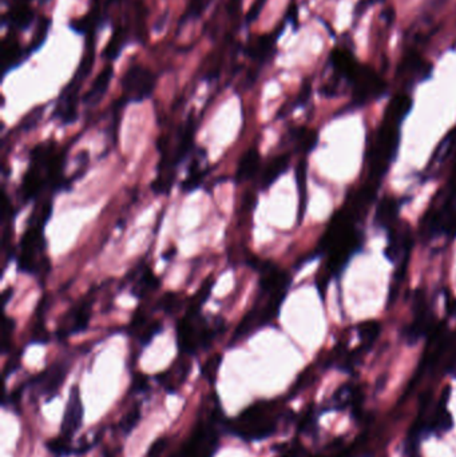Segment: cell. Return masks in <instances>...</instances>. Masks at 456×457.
I'll return each instance as SVG.
<instances>
[{"label":"cell","mask_w":456,"mask_h":457,"mask_svg":"<svg viewBox=\"0 0 456 457\" xmlns=\"http://www.w3.org/2000/svg\"><path fill=\"white\" fill-rule=\"evenodd\" d=\"M227 329L225 318L217 316L212 324L206 321L201 311L186 309L177 323V345L183 356H193L199 349H209L213 341Z\"/></svg>","instance_id":"5b68a950"},{"label":"cell","mask_w":456,"mask_h":457,"mask_svg":"<svg viewBox=\"0 0 456 457\" xmlns=\"http://www.w3.org/2000/svg\"><path fill=\"white\" fill-rule=\"evenodd\" d=\"M128 277L132 281L131 294L138 298H145L161 288V279L151 272L146 263L138 265L137 269L131 270Z\"/></svg>","instance_id":"5bb4252c"},{"label":"cell","mask_w":456,"mask_h":457,"mask_svg":"<svg viewBox=\"0 0 456 457\" xmlns=\"http://www.w3.org/2000/svg\"><path fill=\"white\" fill-rule=\"evenodd\" d=\"M250 265L260 272L257 298L252 309L245 314L238 327H236L230 346L250 337L254 332L278 318L281 305L292 284L291 274L272 262L254 260Z\"/></svg>","instance_id":"6da1fadb"},{"label":"cell","mask_w":456,"mask_h":457,"mask_svg":"<svg viewBox=\"0 0 456 457\" xmlns=\"http://www.w3.org/2000/svg\"><path fill=\"white\" fill-rule=\"evenodd\" d=\"M351 83L354 86V100L356 104L381 97L387 88L386 82L371 67L363 65H360L358 74Z\"/></svg>","instance_id":"30bf717a"},{"label":"cell","mask_w":456,"mask_h":457,"mask_svg":"<svg viewBox=\"0 0 456 457\" xmlns=\"http://www.w3.org/2000/svg\"><path fill=\"white\" fill-rule=\"evenodd\" d=\"M113 74H114V68L112 63L105 65V68L98 74V77L96 78V81L91 84V87L89 88V91L86 93V95L83 97V103L87 107H96L100 103V100L106 95L107 88L110 86V82L113 79Z\"/></svg>","instance_id":"d6986e66"},{"label":"cell","mask_w":456,"mask_h":457,"mask_svg":"<svg viewBox=\"0 0 456 457\" xmlns=\"http://www.w3.org/2000/svg\"><path fill=\"white\" fill-rule=\"evenodd\" d=\"M296 182H297L298 196H300L298 222H301L305 209H307V162L305 161H301L296 169Z\"/></svg>","instance_id":"f546056e"},{"label":"cell","mask_w":456,"mask_h":457,"mask_svg":"<svg viewBox=\"0 0 456 457\" xmlns=\"http://www.w3.org/2000/svg\"><path fill=\"white\" fill-rule=\"evenodd\" d=\"M380 330V325L376 321H367L360 325V333L364 339H375Z\"/></svg>","instance_id":"60d3db41"},{"label":"cell","mask_w":456,"mask_h":457,"mask_svg":"<svg viewBox=\"0 0 456 457\" xmlns=\"http://www.w3.org/2000/svg\"><path fill=\"white\" fill-rule=\"evenodd\" d=\"M83 413H84V408L82 404L81 391L78 385H74L70 391L68 401L66 405L61 433L73 439V436L81 429L83 424Z\"/></svg>","instance_id":"4fadbf2b"},{"label":"cell","mask_w":456,"mask_h":457,"mask_svg":"<svg viewBox=\"0 0 456 457\" xmlns=\"http://www.w3.org/2000/svg\"><path fill=\"white\" fill-rule=\"evenodd\" d=\"M330 63L337 75L345 78L349 82H352L361 65L355 59V56L345 49H333L330 54Z\"/></svg>","instance_id":"603a6c76"},{"label":"cell","mask_w":456,"mask_h":457,"mask_svg":"<svg viewBox=\"0 0 456 457\" xmlns=\"http://www.w3.org/2000/svg\"><path fill=\"white\" fill-rule=\"evenodd\" d=\"M50 26H51V22L47 17H42L38 23V27L33 33V39H31V45L27 47V54L31 55L35 51L40 49L43 45H45V40L49 35Z\"/></svg>","instance_id":"d6a6232c"},{"label":"cell","mask_w":456,"mask_h":457,"mask_svg":"<svg viewBox=\"0 0 456 457\" xmlns=\"http://www.w3.org/2000/svg\"><path fill=\"white\" fill-rule=\"evenodd\" d=\"M167 441L169 440H167L166 437H160L158 440L154 441V442L151 444L149 452H147L146 457L161 456V454H162L163 451H165V448H166V445H167Z\"/></svg>","instance_id":"7bdbcfd3"},{"label":"cell","mask_w":456,"mask_h":457,"mask_svg":"<svg viewBox=\"0 0 456 457\" xmlns=\"http://www.w3.org/2000/svg\"><path fill=\"white\" fill-rule=\"evenodd\" d=\"M451 186H455L456 187V166H455V173H454V178H453V182L450 183Z\"/></svg>","instance_id":"c3c4849f"},{"label":"cell","mask_w":456,"mask_h":457,"mask_svg":"<svg viewBox=\"0 0 456 457\" xmlns=\"http://www.w3.org/2000/svg\"><path fill=\"white\" fill-rule=\"evenodd\" d=\"M141 420V404H135L132 408L129 409V412L121 419L119 421V431L123 435H129L131 431L137 426Z\"/></svg>","instance_id":"d590c367"},{"label":"cell","mask_w":456,"mask_h":457,"mask_svg":"<svg viewBox=\"0 0 456 457\" xmlns=\"http://www.w3.org/2000/svg\"><path fill=\"white\" fill-rule=\"evenodd\" d=\"M289 161H291V155L288 153H284V154H278L276 157H273L266 164V166L262 169L260 178H259V186H260L261 190L269 189L278 180V177L288 170Z\"/></svg>","instance_id":"7402d4cb"},{"label":"cell","mask_w":456,"mask_h":457,"mask_svg":"<svg viewBox=\"0 0 456 457\" xmlns=\"http://www.w3.org/2000/svg\"><path fill=\"white\" fill-rule=\"evenodd\" d=\"M96 47L94 43L86 45V54L82 59L81 65L78 67L74 78L66 86L56 100L52 118L59 121L62 125H71L78 118V97L81 91L82 83L87 78L91 71L96 56Z\"/></svg>","instance_id":"52a82bcc"},{"label":"cell","mask_w":456,"mask_h":457,"mask_svg":"<svg viewBox=\"0 0 456 457\" xmlns=\"http://www.w3.org/2000/svg\"><path fill=\"white\" fill-rule=\"evenodd\" d=\"M447 311L451 314H456V300H448L447 301Z\"/></svg>","instance_id":"bcb514c9"},{"label":"cell","mask_w":456,"mask_h":457,"mask_svg":"<svg viewBox=\"0 0 456 457\" xmlns=\"http://www.w3.org/2000/svg\"><path fill=\"white\" fill-rule=\"evenodd\" d=\"M130 29L129 26H118L115 27L114 33L112 35L110 42L107 43L106 49H103V58L107 59L109 62L115 61L119 55L123 47L128 45L130 39Z\"/></svg>","instance_id":"484cf974"},{"label":"cell","mask_w":456,"mask_h":457,"mask_svg":"<svg viewBox=\"0 0 456 457\" xmlns=\"http://www.w3.org/2000/svg\"><path fill=\"white\" fill-rule=\"evenodd\" d=\"M162 330V323L158 320H150L149 313L142 308H138L131 317L128 327V333L131 337H137L138 343L146 346L150 341Z\"/></svg>","instance_id":"7c38bea8"},{"label":"cell","mask_w":456,"mask_h":457,"mask_svg":"<svg viewBox=\"0 0 456 457\" xmlns=\"http://www.w3.org/2000/svg\"><path fill=\"white\" fill-rule=\"evenodd\" d=\"M197 122L195 115H190L188 121L176 131V135H162L158 139V150L161 161L158 164V173L151 183V190L158 194H169L177 177L179 164L193 151L196 137Z\"/></svg>","instance_id":"3957f363"},{"label":"cell","mask_w":456,"mask_h":457,"mask_svg":"<svg viewBox=\"0 0 456 457\" xmlns=\"http://www.w3.org/2000/svg\"><path fill=\"white\" fill-rule=\"evenodd\" d=\"M291 138L297 145V148L303 153L310 151L313 147L316 146V142H317V134L314 131L308 130L304 127H297L294 130H291Z\"/></svg>","instance_id":"4dcf8cb0"},{"label":"cell","mask_w":456,"mask_h":457,"mask_svg":"<svg viewBox=\"0 0 456 457\" xmlns=\"http://www.w3.org/2000/svg\"><path fill=\"white\" fill-rule=\"evenodd\" d=\"M13 297V288L7 289L4 293H3V304L7 305L8 304V300Z\"/></svg>","instance_id":"7dc6e473"},{"label":"cell","mask_w":456,"mask_h":457,"mask_svg":"<svg viewBox=\"0 0 456 457\" xmlns=\"http://www.w3.org/2000/svg\"><path fill=\"white\" fill-rule=\"evenodd\" d=\"M147 389H149V378L146 375H141V373L134 375L132 382H131V391L142 393L146 392Z\"/></svg>","instance_id":"b9f144b4"},{"label":"cell","mask_w":456,"mask_h":457,"mask_svg":"<svg viewBox=\"0 0 456 457\" xmlns=\"http://www.w3.org/2000/svg\"><path fill=\"white\" fill-rule=\"evenodd\" d=\"M430 71L431 65H427L423 58L415 51L406 54L397 67V75L407 78H423L424 74H430Z\"/></svg>","instance_id":"cb8c5ba5"},{"label":"cell","mask_w":456,"mask_h":457,"mask_svg":"<svg viewBox=\"0 0 456 457\" xmlns=\"http://www.w3.org/2000/svg\"><path fill=\"white\" fill-rule=\"evenodd\" d=\"M399 212V202L393 196H384L377 208L375 215V224L377 228H391Z\"/></svg>","instance_id":"4316f807"},{"label":"cell","mask_w":456,"mask_h":457,"mask_svg":"<svg viewBox=\"0 0 456 457\" xmlns=\"http://www.w3.org/2000/svg\"><path fill=\"white\" fill-rule=\"evenodd\" d=\"M412 107V100L406 94H397L393 97L391 103L388 104L384 118L393 121L396 123H402V121L407 116Z\"/></svg>","instance_id":"f1b7e54d"},{"label":"cell","mask_w":456,"mask_h":457,"mask_svg":"<svg viewBox=\"0 0 456 457\" xmlns=\"http://www.w3.org/2000/svg\"><path fill=\"white\" fill-rule=\"evenodd\" d=\"M43 113H45V106H39V107H35L33 110H31L29 114L26 115L23 118V121L20 122V130L22 131H29L33 129L42 119L43 116Z\"/></svg>","instance_id":"ab89813d"},{"label":"cell","mask_w":456,"mask_h":457,"mask_svg":"<svg viewBox=\"0 0 456 457\" xmlns=\"http://www.w3.org/2000/svg\"><path fill=\"white\" fill-rule=\"evenodd\" d=\"M29 56L27 49H22L17 39L14 36H10L3 42L1 46V72L6 75L8 71L17 68V65H22V62Z\"/></svg>","instance_id":"ffe728a7"},{"label":"cell","mask_w":456,"mask_h":457,"mask_svg":"<svg viewBox=\"0 0 456 457\" xmlns=\"http://www.w3.org/2000/svg\"><path fill=\"white\" fill-rule=\"evenodd\" d=\"M47 307H49L47 295H43L35 311V321L31 329V343H47L50 341L49 332L45 325V314Z\"/></svg>","instance_id":"83f0119b"},{"label":"cell","mask_w":456,"mask_h":457,"mask_svg":"<svg viewBox=\"0 0 456 457\" xmlns=\"http://www.w3.org/2000/svg\"><path fill=\"white\" fill-rule=\"evenodd\" d=\"M260 164L261 157L259 148L253 146L246 150L237 164V170L234 176L236 183L241 185L246 180H253L260 170Z\"/></svg>","instance_id":"44dd1931"},{"label":"cell","mask_w":456,"mask_h":457,"mask_svg":"<svg viewBox=\"0 0 456 457\" xmlns=\"http://www.w3.org/2000/svg\"><path fill=\"white\" fill-rule=\"evenodd\" d=\"M15 320L13 317L4 316L3 318V327H1V352L6 355L11 349L13 336L15 330Z\"/></svg>","instance_id":"8d00e7d4"},{"label":"cell","mask_w":456,"mask_h":457,"mask_svg":"<svg viewBox=\"0 0 456 457\" xmlns=\"http://www.w3.org/2000/svg\"><path fill=\"white\" fill-rule=\"evenodd\" d=\"M271 403L259 401L243 410L236 419L225 421L228 433L245 441L264 440L276 431L275 419L271 416Z\"/></svg>","instance_id":"8992f818"},{"label":"cell","mask_w":456,"mask_h":457,"mask_svg":"<svg viewBox=\"0 0 456 457\" xmlns=\"http://www.w3.org/2000/svg\"><path fill=\"white\" fill-rule=\"evenodd\" d=\"M209 3H211V0H190L185 15L181 17V23H186L189 19L201 17V14L205 11V8L208 7Z\"/></svg>","instance_id":"f35d334b"},{"label":"cell","mask_w":456,"mask_h":457,"mask_svg":"<svg viewBox=\"0 0 456 457\" xmlns=\"http://www.w3.org/2000/svg\"><path fill=\"white\" fill-rule=\"evenodd\" d=\"M411 246H412L411 230L408 226L406 228L399 226L392 231L390 245L386 250V254L391 261H400V258L402 261H406L409 256Z\"/></svg>","instance_id":"2e32d148"},{"label":"cell","mask_w":456,"mask_h":457,"mask_svg":"<svg viewBox=\"0 0 456 457\" xmlns=\"http://www.w3.org/2000/svg\"><path fill=\"white\" fill-rule=\"evenodd\" d=\"M225 417L215 393L206 397L199 409L198 421L182 447V457H213L220 444L221 425Z\"/></svg>","instance_id":"277c9868"},{"label":"cell","mask_w":456,"mask_h":457,"mask_svg":"<svg viewBox=\"0 0 456 457\" xmlns=\"http://www.w3.org/2000/svg\"><path fill=\"white\" fill-rule=\"evenodd\" d=\"M221 361H222L221 355H214L212 357L206 359V362L201 366V375L205 380H208L211 384H213L217 378L218 369L221 366Z\"/></svg>","instance_id":"74e56055"},{"label":"cell","mask_w":456,"mask_h":457,"mask_svg":"<svg viewBox=\"0 0 456 457\" xmlns=\"http://www.w3.org/2000/svg\"><path fill=\"white\" fill-rule=\"evenodd\" d=\"M68 371L70 362L66 359H59L39 375L33 377L31 385L38 389L39 396H46L47 401H50L59 392Z\"/></svg>","instance_id":"8fae6325"},{"label":"cell","mask_w":456,"mask_h":457,"mask_svg":"<svg viewBox=\"0 0 456 457\" xmlns=\"http://www.w3.org/2000/svg\"><path fill=\"white\" fill-rule=\"evenodd\" d=\"M190 368L192 364L188 359V356L182 355V357L176 359L174 364L167 371L157 375L155 378L167 392H178L179 387L186 381L188 375L190 373Z\"/></svg>","instance_id":"9a60e30c"},{"label":"cell","mask_w":456,"mask_h":457,"mask_svg":"<svg viewBox=\"0 0 456 457\" xmlns=\"http://www.w3.org/2000/svg\"><path fill=\"white\" fill-rule=\"evenodd\" d=\"M278 30H275V33L260 35L253 40H250L245 49V54L259 65H264L273 54L275 45L278 40Z\"/></svg>","instance_id":"ac0fdd59"},{"label":"cell","mask_w":456,"mask_h":457,"mask_svg":"<svg viewBox=\"0 0 456 457\" xmlns=\"http://www.w3.org/2000/svg\"><path fill=\"white\" fill-rule=\"evenodd\" d=\"M11 31H26L31 27L33 11L30 0H14L6 17Z\"/></svg>","instance_id":"e0dca14e"},{"label":"cell","mask_w":456,"mask_h":457,"mask_svg":"<svg viewBox=\"0 0 456 457\" xmlns=\"http://www.w3.org/2000/svg\"><path fill=\"white\" fill-rule=\"evenodd\" d=\"M204 160H206V154H205V150L201 148L199 154H196L195 161L192 162L190 167H189L186 178L182 180V183H181V190L183 193H192L193 190H196L198 186H201L204 178L206 177L208 169L202 167Z\"/></svg>","instance_id":"d4e9b609"},{"label":"cell","mask_w":456,"mask_h":457,"mask_svg":"<svg viewBox=\"0 0 456 457\" xmlns=\"http://www.w3.org/2000/svg\"><path fill=\"white\" fill-rule=\"evenodd\" d=\"M155 75L144 65H131L122 77V98L126 103L144 102L150 98L155 88Z\"/></svg>","instance_id":"ba28073f"},{"label":"cell","mask_w":456,"mask_h":457,"mask_svg":"<svg viewBox=\"0 0 456 457\" xmlns=\"http://www.w3.org/2000/svg\"><path fill=\"white\" fill-rule=\"evenodd\" d=\"M213 286H214V281L212 277L208 278L197 291V293L190 298V302L188 305V309H193V311H202L204 304L206 302V300L209 298V295L212 293Z\"/></svg>","instance_id":"836d02e7"},{"label":"cell","mask_w":456,"mask_h":457,"mask_svg":"<svg viewBox=\"0 0 456 457\" xmlns=\"http://www.w3.org/2000/svg\"><path fill=\"white\" fill-rule=\"evenodd\" d=\"M46 445L54 457H67L75 454V449L71 445V439L62 433L58 437L47 441Z\"/></svg>","instance_id":"1f68e13d"},{"label":"cell","mask_w":456,"mask_h":457,"mask_svg":"<svg viewBox=\"0 0 456 457\" xmlns=\"http://www.w3.org/2000/svg\"><path fill=\"white\" fill-rule=\"evenodd\" d=\"M20 357H22V352L17 350V353L13 355L11 359H8V362H7V365H6V371H4L6 377H8L10 373H14L17 368L20 366Z\"/></svg>","instance_id":"ee69618b"},{"label":"cell","mask_w":456,"mask_h":457,"mask_svg":"<svg viewBox=\"0 0 456 457\" xmlns=\"http://www.w3.org/2000/svg\"><path fill=\"white\" fill-rule=\"evenodd\" d=\"M114 1H118V0H107V3H109V4H112V3H114Z\"/></svg>","instance_id":"681fc988"},{"label":"cell","mask_w":456,"mask_h":457,"mask_svg":"<svg viewBox=\"0 0 456 457\" xmlns=\"http://www.w3.org/2000/svg\"><path fill=\"white\" fill-rule=\"evenodd\" d=\"M94 297L96 294L93 292L86 294L77 304H74L68 311H66L59 321V325L55 333L59 341H63L73 334L84 332L89 327L93 316L91 313L94 305Z\"/></svg>","instance_id":"9c48e42d"},{"label":"cell","mask_w":456,"mask_h":457,"mask_svg":"<svg viewBox=\"0 0 456 457\" xmlns=\"http://www.w3.org/2000/svg\"><path fill=\"white\" fill-rule=\"evenodd\" d=\"M52 212L51 199L42 201L33 210L24 234L22 237L17 254V272L46 276L51 270L49 256H47V242L45 240V226Z\"/></svg>","instance_id":"7a4b0ae2"},{"label":"cell","mask_w":456,"mask_h":457,"mask_svg":"<svg viewBox=\"0 0 456 457\" xmlns=\"http://www.w3.org/2000/svg\"><path fill=\"white\" fill-rule=\"evenodd\" d=\"M182 305H183V301L178 293L167 292L160 298L157 309L165 311L167 314H176L182 308Z\"/></svg>","instance_id":"e575fe53"},{"label":"cell","mask_w":456,"mask_h":457,"mask_svg":"<svg viewBox=\"0 0 456 457\" xmlns=\"http://www.w3.org/2000/svg\"><path fill=\"white\" fill-rule=\"evenodd\" d=\"M264 4H265V0H257V1L252 6V8H250V11L248 13V17H246L248 23H252V22H254V20L257 19V17L260 15L261 10H262Z\"/></svg>","instance_id":"f6af8a7d"}]
</instances>
